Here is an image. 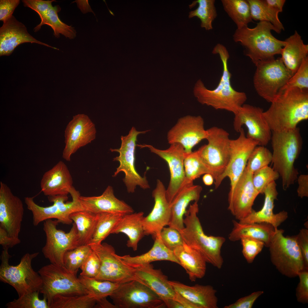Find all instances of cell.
Listing matches in <instances>:
<instances>
[{"label":"cell","mask_w":308,"mask_h":308,"mask_svg":"<svg viewBox=\"0 0 308 308\" xmlns=\"http://www.w3.org/2000/svg\"><path fill=\"white\" fill-rule=\"evenodd\" d=\"M8 248H3L1 256L0 280L13 287L19 297L33 292L39 291L42 280L38 273L32 268V262L39 254L38 252L27 253L16 266L9 263L11 257Z\"/></svg>","instance_id":"obj_6"},{"label":"cell","mask_w":308,"mask_h":308,"mask_svg":"<svg viewBox=\"0 0 308 308\" xmlns=\"http://www.w3.org/2000/svg\"><path fill=\"white\" fill-rule=\"evenodd\" d=\"M214 0H197L193 1L189 5L191 9L198 4L195 10L189 13V18L197 17L200 20V26L206 30L213 29L212 23L217 16Z\"/></svg>","instance_id":"obj_42"},{"label":"cell","mask_w":308,"mask_h":308,"mask_svg":"<svg viewBox=\"0 0 308 308\" xmlns=\"http://www.w3.org/2000/svg\"><path fill=\"white\" fill-rule=\"evenodd\" d=\"M170 145L168 148L164 150L157 149L151 145H137L141 148H148L151 152L159 156L167 163L170 179L166 190V197L170 204L180 191L188 185L186 182L184 165L186 154L184 149L179 143H173Z\"/></svg>","instance_id":"obj_16"},{"label":"cell","mask_w":308,"mask_h":308,"mask_svg":"<svg viewBox=\"0 0 308 308\" xmlns=\"http://www.w3.org/2000/svg\"><path fill=\"white\" fill-rule=\"evenodd\" d=\"M20 242L19 238H14L9 236L6 231L0 226V244L3 249L13 248Z\"/></svg>","instance_id":"obj_57"},{"label":"cell","mask_w":308,"mask_h":308,"mask_svg":"<svg viewBox=\"0 0 308 308\" xmlns=\"http://www.w3.org/2000/svg\"><path fill=\"white\" fill-rule=\"evenodd\" d=\"M298 187L297 192L299 197L302 198L308 197V175L302 174L297 179Z\"/></svg>","instance_id":"obj_58"},{"label":"cell","mask_w":308,"mask_h":308,"mask_svg":"<svg viewBox=\"0 0 308 308\" xmlns=\"http://www.w3.org/2000/svg\"><path fill=\"white\" fill-rule=\"evenodd\" d=\"M154 240V242L152 247L145 253L135 256H131L129 255L122 256L118 255V257L131 267L162 260L170 261L180 264L173 251L164 244L160 236Z\"/></svg>","instance_id":"obj_36"},{"label":"cell","mask_w":308,"mask_h":308,"mask_svg":"<svg viewBox=\"0 0 308 308\" xmlns=\"http://www.w3.org/2000/svg\"><path fill=\"white\" fill-rule=\"evenodd\" d=\"M24 6L29 7L36 12L39 15L40 23L34 29L35 32L39 31L42 26L46 25L50 27L54 31V36L60 37V34L70 39L76 36L74 28L62 22L59 18L58 13L61 9L58 5L53 6L52 3L54 0H23Z\"/></svg>","instance_id":"obj_24"},{"label":"cell","mask_w":308,"mask_h":308,"mask_svg":"<svg viewBox=\"0 0 308 308\" xmlns=\"http://www.w3.org/2000/svg\"><path fill=\"white\" fill-rule=\"evenodd\" d=\"M202 190L200 185L189 184L177 195L170 204L171 214L169 226L179 231L184 228L183 216L186 208L191 202H198Z\"/></svg>","instance_id":"obj_31"},{"label":"cell","mask_w":308,"mask_h":308,"mask_svg":"<svg viewBox=\"0 0 308 308\" xmlns=\"http://www.w3.org/2000/svg\"><path fill=\"white\" fill-rule=\"evenodd\" d=\"M273 30L280 33L270 23L260 21L252 28L247 27L236 29L233 39L243 47L245 54L256 65L275 58V55L281 54L285 45L284 41L277 39L273 35Z\"/></svg>","instance_id":"obj_3"},{"label":"cell","mask_w":308,"mask_h":308,"mask_svg":"<svg viewBox=\"0 0 308 308\" xmlns=\"http://www.w3.org/2000/svg\"><path fill=\"white\" fill-rule=\"evenodd\" d=\"M98 214L95 230L88 244H98L102 243L110 234L124 215L111 213H102Z\"/></svg>","instance_id":"obj_40"},{"label":"cell","mask_w":308,"mask_h":308,"mask_svg":"<svg viewBox=\"0 0 308 308\" xmlns=\"http://www.w3.org/2000/svg\"><path fill=\"white\" fill-rule=\"evenodd\" d=\"M23 202L6 184L0 182V226L10 237L19 238L24 214Z\"/></svg>","instance_id":"obj_21"},{"label":"cell","mask_w":308,"mask_h":308,"mask_svg":"<svg viewBox=\"0 0 308 308\" xmlns=\"http://www.w3.org/2000/svg\"><path fill=\"white\" fill-rule=\"evenodd\" d=\"M100 267L99 259L92 250L81 266L80 275L88 277L95 278L98 274Z\"/></svg>","instance_id":"obj_52"},{"label":"cell","mask_w":308,"mask_h":308,"mask_svg":"<svg viewBox=\"0 0 308 308\" xmlns=\"http://www.w3.org/2000/svg\"><path fill=\"white\" fill-rule=\"evenodd\" d=\"M110 297L116 308H161L166 306L154 292L137 280L120 284Z\"/></svg>","instance_id":"obj_15"},{"label":"cell","mask_w":308,"mask_h":308,"mask_svg":"<svg viewBox=\"0 0 308 308\" xmlns=\"http://www.w3.org/2000/svg\"><path fill=\"white\" fill-rule=\"evenodd\" d=\"M94 308H116L114 304L109 302L107 300L106 298L96 301Z\"/></svg>","instance_id":"obj_61"},{"label":"cell","mask_w":308,"mask_h":308,"mask_svg":"<svg viewBox=\"0 0 308 308\" xmlns=\"http://www.w3.org/2000/svg\"><path fill=\"white\" fill-rule=\"evenodd\" d=\"M69 194L72 198L70 202H65L68 198L67 195H58L48 196L49 202L53 203L51 206L43 207L35 202L33 197H26L25 202L27 209L32 214L33 224L35 226L49 219H55L59 223L70 225L72 221L70 217L74 212L85 210L81 202L80 194L73 186Z\"/></svg>","instance_id":"obj_8"},{"label":"cell","mask_w":308,"mask_h":308,"mask_svg":"<svg viewBox=\"0 0 308 308\" xmlns=\"http://www.w3.org/2000/svg\"><path fill=\"white\" fill-rule=\"evenodd\" d=\"M90 246L100 262L99 273L94 278L119 284L133 280L139 281L135 275V268L120 259L112 245L104 243Z\"/></svg>","instance_id":"obj_14"},{"label":"cell","mask_w":308,"mask_h":308,"mask_svg":"<svg viewBox=\"0 0 308 308\" xmlns=\"http://www.w3.org/2000/svg\"><path fill=\"white\" fill-rule=\"evenodd\" d=\"M39 291L33 292L23 295L6 303L7 308H49L46 298L40 299Z\"/></svg>","instance_id":"obj_47"},{"label":"cell","mask_w":308,"mask_h":308,"mask_svg":"<svg viewBox=\"0 0 308 308\" xmlns=\"http://www.w3.org/2000/svg\"><path fill=\"white\" fill-rule=\"evenodd\" d=\"M96 132L95 124L88 116L84 114L74 116L65 131L63 158L70 161L72 154L95 139Z\"/></svg>","instance_id":"obj_20"},{"label":"cell","mask_w":308,"mask_h":308,"mask_svg":"<svg viewBox=\"0 0 308 308\" xmlns=\"http://www.w3.org/2000/svg\"><path fill=\"white\" fill-rule=\"evenodd\" d=\"M73 180L68 168L60 161L43 174L40 183L41 191L48 196L68 195L73 187Z\"/></svg>","instance_id":"obj_29"},{"label":"cell","mask_w":308,"mask_h":308,"mask_svg":"<svg viewBox=\"0 0 308 308\" xmlns=\"http://www.w3.org/2000/svg\"><path fill=\"white\" fill-rule=\"evenodd\" d=\"M173 251L179 265L185 270L191 281L204 276L206 262L198 251L185 242Z\"/></svg>","instance_id":"obj_32"},{"label":"cell","mask_w":308,"mask_h":308,"mask_svg":"<svg viewBox=\"0 0 308 308\" xmlns=\"http://www.w3.org/2000/svg\"><path fill=\"white\" fill-rule=\"evenodd\" d=\"M70 217L76 225L80 245H88L95 230L97 214L84 210L73 213Z\"/></svg>","instance_id":"obj_37"},{"label":"cell","mask_w":308,"mask_h":308,"mask_svg":"<svg viewBox=\"0 0 308 308\" xmlns=\"http://www.w3.org/2000/svg\"><path fill=\"white\" fill-rule=\"evenodd\" d=\"M240 240L243 255L247 262L251 264L262 251L265 246V244L260 240L247 237H243Z\"/></svg>","instance_id":"obj_50"},{"label":"cell","mask_w":308,"mask_h":308,"mask_svg":"<svg viewBox=\"0 0 308 308\" xmlns=\"http://www.w3.org/2000/svg\"><path fill=\"white\" fill-rule=\"evenodd\" d=\"M237 139H231L230 156L228 166L216 182L215 188L219 186L223 180L227 177L230 182V189L228 196L232 193L235 185L246 167L249 158L254 148L259 145V143L247 137L242 128Z\"/></svg>","instance_id":"obj_17"},{"label":"cell","mask_w":308,"mask_h":308,"mask_svg":"<svg viewBox=\"0 0 308 308\" xmlns=\"http://www.w3.org/2000/svg\"><path fill=\"white\" fill-rule=\"evenodd\" d=\"M284 41L285 45L281 50V58L286 67L293 75L303 60L308 56V45L304 43L296 31Z\"/></svg>","instance_id":"obj_34"},{"label":"cell","mask_w":308,"mask_h":308,"mask_svg":"<svg viewBox=\"0 0 308 308\" xmlns=\"http://www.w3.org/2000/svg\"><path fill=\"white\" fill-rule=\"evenodd\" d=\"M284 232L282 229L275 230L268 247L270 259L280 273L294 278L305 270L303 260L296 235L285 236Z\"/></svg>","instance_id":"obj_7"},{"label":"cell","mask_w":308,"mask_h":308,"mask_svg":"<svg viewBox=\"0 0 308 308\" xmlns=\"http://www.w3.org/2000/svg\"><path fill=\"white\" fill-rule=\"evenodd\" d=\"M154 200L153 207L142 220L145 235H151L154 239L160 236L163 228L168 225L171 216L170 204L166 197V189L163 183L157 180L155 188L152 192Z\"/></svg>","instance_id":"obj_23"},{"label":"cell","mask_w":308,"mask_h":308,"mask_svg":"<svg viewBox=\"0 0 308 308\" xmlns=\"http://www.w3.org/2000/svg\"><path fill=\"white\" fill-rule=\"evenodd\" d=\"M232 222L233 227L228 238L233 242L249 237L263 242L268 247L275 230L271 224L266 223H242L235 220Z\"/></svg>","instance_id":"obj_33"},{"label":"cell","mask_w":308,"mask_h":308,"mask_svg":"<svg viewBox=\"0 0 308 308\" xmlns=\"http://www.w3.org/2000/svg\"><path fill=\"white\" fill-rule=\"evenodd\" d=\"M264 202L261 209L256 211L254 210L247 216L238 221L242 223H266L271 224L275 230L288 218L287 212L284 210L275 214L273 212L274 202L278 194L275 181L269 185L265 189Z\"/></svg>","instance_id":"obj_27"},{"label":"cell","mask_w":308,"mask_h":308,"mask_svg":"<svg viewBox=\"0 0 308 308\" xmlns=\"http://www.w3.org/2000/svg\"><path fill=\"white\" fill-rule=\"evenodd\" d=\"M132 267L135 268V275L139 282L154 292L165 304L173 299L176 292L160 269H154L150 263Z\"/></svg>","instance_id":"obj_26"},{"label":"cell","mask_w":308,"mask_h":308,"mask_svg":"<svg viewBox=\"0 0 308 308\" xmlns=\"http://www.w3.org/2000/svg\"><path fill=\"white\" fill-rule=\"evenodd\" d=\"M249 5L252 19L260 21L269 22L274 25L280 33L284 30V27L278 16L269 8L261 0H247Z\"/></svg>","instance_id":"obj_43"},{"label":"cell","mask_w":308,"mask_h":308,"mask_svg":"<svg viewBox=\"0 0 308 308\" xmlns=\"http://www.w3.org/2000/svg\"><path fill=\"white\" fill-rule=\"evenodd\" d=\"M96 301L87 294L74 295L57 294L48 304L49 308H92L94 307Z\"/></svg>","instance_id":"obj_39"},{"label":"cell","mask_w":308,"mask_h":308,"mask_svg":"<svg viewBox=\"0 0 308 308\" xmlns=\"http://www.w3.org/2000/svg\"><path fill=\"white\" fill-rule=\"evenodd\" d=\"M85 210L96 214L111 213L126 214L134 212L133 208L115 196L113 187L108 186L98 196L80 197Z\"/></svg>","instance_id":"obj_28"},{"label":"cell","mask_w":308,"mask_h":308,"mask_svg":"<svg viewBox=\"0 0 308 308\" xmlns=\"http://www.w3.org/2000/svg\"><path fill=\"white\" fill-rule=\"evenodd\" d=\"M299 282L296 289L297 301L303 304L308 303V270H304L299 272Z\"/></svg>","instance_id":"obj_53"},{"label":"cell","mask_w":308,"mask_h":308,"mask_svg":"<svg viewBox=\"0 0 308 308\" xmlns=\"http://www.w3.org/2000/svg\"><path fill=\"white\" fill-rule=\"evenodd\" d=\"M214 178L210 174H205L202 177V180L204 183L206 185H212L214 182Z\"/></svg>","instance_id":"obj_62"},{"label":"cell","mask_w":308,"mask_h":308,"mask_svg":"<svg viewBox=\"0 0 308 308\" xmlns=\"http://www.w3.org/2000/svg\"><path fill=\"white\" fill-rule=\"evenodd\" d=\"M263 115L272 132L294 129L308 118V90L294 88L280 91Z\"/></svg>","instance_id":"obj_2"},{"label":"cell","mask_w":308,"mask_h":308,"mask_svg":"<svg viewBox=\"0 0 308 308\" xmlns=\"http://www.w3.org/2000/svg\"><path fill=\"white\" fill-rule=\"evenodd\" d=\"M173 299L178 302L182 306L183 308H199L198 306L192 303L177 292Z\"/></svg>","instance_id":"obj_60"},{"label":"cell","mask_w":308,"mask_h":308,"mask_svg":"<svg viewBox=\"0 0 308 308\" xmlns=\"http://www.w3.org/2000/svg\"><path fill=\"white\" fill-rule=\"evenodd\" d=\"M272 153L265 146L258 145L251 153L246 167L253 173L271 162Z\"/></svg>","instance_id":"obj_46"},{"label":"cell","mask_w":308,"mask_h":308,"mask_svg":"<svg viewBox=\"0 0 308 308\" xmlns=\"http://www.w3.org/2000/svg\"><path fill=\"white\" fill-rule=\"evenodd\" d=\"M264 2L269 8L277 16L282 11L285 0H265Z\"/></svg>","instance_id":"obj_59"},{"label":"cell","mask_w":308,"mask_h":308,"mask_svg":"<svg viewBox=\"0 0 308 308\" xmlns=\"http://www.w3.org/2000/svg\"><path fill=\"white\" fill-rule=\"evenodd\" d=\"M169 282L175 290L199 308H218L216 291L210 285L189 286L179 282Z\"/></svg>","instance_id":"obj_30"},{"label":"cell","mask_w":308,"mask_h":308,"mask_svg":"<svg viewBox=\"0 0 308 308\" xmlns=\"http://www.w3.org/2000/svg\"><path fill=\"white\" fill-rule=\"evenodd\" d=\"M26 42L37 43L59 50L33 37L28 32L25 26L13 15L0 28V56L10 55L18 46Z\"/></svg>","instance_id":"obj_25"},{"label":"cell","mask_w":308,"mask_h":308,"mask_svg":"<svg viewBox=\"0 0 308 308\" xmlns=\"http://www.w3.org/2000/svg\"><path fill=\"white\" fill-rule=\"evenodd\" d=\"M184 165L186 182L188 184H193L194 180L203 174H211L210 171L201 160L197 150L186 153Z\"/></svg>","instance_id":"obj_44"},{"label":"cell","mask_w":308,"mask_h":308,"mask_svg":"<svg viewBox=\"0 0 308 308\" xmlns=\"http://www.w3.org/2000/svg\"><path fill=\"white\" fill-rule=\"evenodd\" d=\"M88 294L92 295L96 301L110 296L120 284L108 281H100L94 278L80 275L78 277Z\"/></svg>","instance_id":"obj_41"},{"label":"cell","mask_w":308,"mask_h":308,"mask_svg":"<svg viewBox=\"0 0 308 308\" xmlns=\"http://www.w3.org/2000/svg\"><path fill=\"white\" fill-rule=\"evenodd\" d=\"M148 131H138L133 127L127 135L121 137V143L119 148L110 149L112 152H117L119 154L118 156L113 159V161L119 162V165L112 176L116 177L120 172L124 173L123 181L129 193L134 192L137 186L143 189L150 187L146 176L142 177L139 174L135 169V163L137 136L140 134L145 133Z\"/></svg>","instance_id":"obj_12"},{"label":"cell","mask_w":308,"mask_h":308,"mask_svg":"<svg viewBox=\"0 0 308 308\" xmlns=\"http://www.w3.org/2000/svg\"><path fill=\"white\" fill-rule=\"evenodd\" d=\"M197 202H195L191 204L186 211L183 220L185 226L179 232L186 244L198 251L206 262L220 269L224 262L221 249L225 239L222 236L205 234L197 215Z\"/></svg>","instance_id":"obj_5"},{"label":"cell","mask_w":308,"mask_h":308,"mask_svg":"<svg viewBox=\"0 0 308 308\" xmlns=\"http://www.w3.org/2000/svg\"><path fill=\"white\" fill-rule=\"evenodd\" d=\"M59 223L56 219H49L44 221L43 230L46 240L42 252L51 263L64 266L63 258L65 253L81 245L75 224H72L70 230L66 233L57 228Z\"/></svg>","instance_id":"obj_13"},{"label":"cell","mask_w":308,"mask_h":308,"mask_svg":"<svg viewBox=\"0 0 308 308\" xmlns=\"http://www.w3.org/2000/svg\"><path fill=\"white\" fill-rule=\"evenodd\" d=\"M253 174L246 167L232 194L228 196V209L238 221L243 220L252 212L254 201L260 194L253 184Z\"/></svg>","instance_id":"obj_22"},{"label":"cell","mask_w":308,"mask_h":308,"mask_svg":"<svg viewBox=\"0 0 308 308\" xmlns=\"http://www.w3.org/2000/svg\"><path fill=\"white\" fill-rule=\"evenodd\" d=\"M160 236L164 244L173 251L184 243L180 232L171 227H164L160 232Z\"/></svg>","instance_id":"obj_51"},{"label":"cell","mask_w":308,"mask_h":308,"mask_svg":"<svg viewBox=\"0 0 308 308\" xmlns=\"http://www.w3.org/2000/svg\"><path fill=\"white\" fill-rule=\"evenodd\" d=\"M263 291L254 292L250 294L241 298L234 303L224 307V308H251L254 304L258 298L263 294Z\"/></svg>","instance_id":"obj_54"},{"label":"cell","mask_w":308,"mask_h":308,"mask_svg":"<svg viewBox=\"0 0 308 308\" xmlns=\"http://www.w3.org/2000/svg\"><path fill=\"white\" fill-rule=\"evenodd\" d=\"M294 88L301 90L308 89V56L303 60L296 72L279 91Z\"/></svg>","instance_id":"obj_49"},{"label":"cell","mask_w":308,"mask_h":308,"mask_svg":"<svg viewBox=\"0 0 308 308\" xmlns=\"http://www.w3.org/2000/svg\"><path fill=\"white\" fill-rule=\"evenodd\" d=\"M207 144L197 151L201 160L209 170L214 183L226 170L230 156L231 139L229 133L224 129L213 127L207 129Z\"/></svg>","instance_id":"obj_10"},{"label":"cell","mask_w":308,"mask_h":308,"mask_svg":"<svg viewBox=\"0 0 308 308\" xmlns=\"http://www.w3.org/2000/svg\"><path fill=\"white\" fill-rule=\"evenodd\" d=\"M20 2V0H0V20L3 23L10 18Z\"/></svg>","instance_id":"obj_55"},{"label":"cell","mask_w":308,"mask_h":308,"mask_svg":"<svg viewBox=\"0 0 308 308\" xmlns=\"http://www.w3.org/2000/svg\"><path fill=\"white\" fill-rule=\"evenodd\" d=\"M221 2L224 11L236 25L237 29L247 27L252 21L247 0H222Z\"/></svg>","instance_id":"obj_38"},{"label":"cell","mask_w":308,"mask_h":308,"mask_svg":"<svg viewBox=\"0 0 308 308\" xmlns=\"http://www.w3.org/2000/svg\"><path fill=\"white\" fill-rule=\"evenodd\" d=\"M263 112L260 107L244 104L234 114L233 127L239 133L245 125L248 130L246 137L258 141L259 145L265 146L271 140L272 132Z\"/></svg>","instance_id":"obj_18"},{"label":"cell","mask_w":308,"mask_h":308,"mask_svg":"<svg viewBox=\"0 0 308 308\" xmlns=\"http://www.w3.org/2000/svg\"><path fill=\"white\" fill-rule=\"evenodd\" d=\"M42 280L40 293L46 298L48 303L57 294L74 295L87 294L77 274L63 265L52 263L44 266L38 271Z\"/></svg>","instance_id":"obj_9"},{"label":"cell","mask_w":308,"mask_h":308,"mask_svg":"<svg viewBox=\"0 0 308 308\" xmlns=\"http://www.w3.org/2000/svg\"><path fill=\"white\" fill-rule=\"evenodd\" d=\"M271 140L273 149V168L279 175L282 187L286 190L297 180L299 172L294 166L302 149L299 129L272 132Z\"/></svg>","instance_id":"obj_4"},{"label":"cell","mask_w":308,"mask_h":308,"mask_svg":"<svg viewBox=\"0 0 308 308\" xmlns=\"http://www.w3.org/2000/svg\"><path fill=\"white\" fill-rule=\"evenodd\" d=\"M143 215L142 212L124 215L111 232L125 234L128 238L127 246L134 251L137 250L138 242L145 235L142 224Z\"/></svg>","instance_id":"obj_35"},{"label":"cell","mask_w":308,"mask_h":308,"mask_svg":"<svg viewBox=\"0 0 308 308\" xmlns=\"http://www.w3.org/2000/svg\"><path fill=\"white\" fill-rule=\"evenodd\" d=\"M207 136L203 118L200 116L188 115L179 119L168 132L167 139L170 144H180L189 154L195 146L206 139Z\"/></svg>","instance_id":"obj_19"},{"label":"cell","mask_w":308,"mask_h":308,"mask_svg":"<svg viewBox=\"0 0 308 308\" xmlns=\"http://www.w3.org/2000/svg\"><path fill=\"white\" fill-rule=\"evenodd\" d=\"M92 251L90 245H86L66 252L64 257V266L71 272L77 274L78 269Z\"/></svg>","instance_id":"obj_45"},{"label":"cell","mask_w":308,"mask_h":308,"mask_svg":"<svg viewBox=\"0 0 308 308\" xmlns=\"http://www.w3.org/2000/svg\"><path fill=\"white\" fill-rule=\"evenodd\" d=\"M296 236L303 256L305 270H308V229L307 228L301 229Z\"/></svg>","instance_id":"obj_56"},{"label":"cell","mask_w":308,"mask_h":308,"mask_svg":"<svg viewBox=\"0 0 308 308\" xmlns=\"http://www.w3.org/2000/svg\"><path fill=\"white\" fill-rule=\"evenodd\" d=\"M255 65L253 78L255 89L260 96L271 103L293 74L286 67L281 58L260 62Z\"/></svg>","instance_id":"obj_11"},{"label":"cell","mask_w":308,"mask_h":308,"mask_svg":"<svg viewBox=\"0 0 308 308\" xmlns=\"http://www.w3.org/2000/svg\"><path fill=\"white\" fill-rule=\"evenodd\" d=\"M212 53L219 55L222 63V73L218 84L214 89L209 90L205 86L201 80H198L194 88V95L202 104L235 114L246 100V94L244 92L236 91L231 85V74L228 65L229 54L226 47L218 44L213 48Z\"/></svg>","instance_id":"obj_1"},{"label":"cell","mask_w":308,"mask_h":308,"mask_svg":"<svg viewBox=\"0 0 308 308\" xmlns=\"http://www.w3.org/2000/svg\"><path fill=\"white\" fill-rule=\"evenodd\" d=\"M279 177L278 173L273 168L267 166L253 173V183L260 194H262L266 187Z\"/></svg>","instance_id":"obj_48"}]
</instances>
